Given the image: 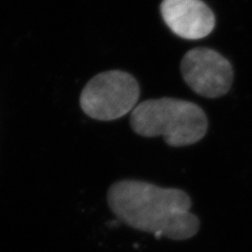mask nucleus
<instances>
[{
    "label": "nucleus",
    "mask_w": 252,
    "mask_h": 252,
    "mask_svg": "<svg viewBox=\"0 0 252 252\" xmlns=\"http://www.w3.org/2000/svg\"><path fill=\"white\" fill-rule=\"evenodd\" d=\"M107 203L113 214L133 229L175 241L198 233L200 220L191 214V199L178 188H163L139 180H121L109 187Z\"/></svg>",
    "instance_id": "f257e3e1"
},
{
    "label": "nucleus",
    "mask_w": 252,
    "mask_h": 252,
    "mask_svg": "<svg viewBox=\"0 0 252 252\" xmlns=\"http://www.w3.org/2000/svg\"><path fill=\"white\" fill-rule=\"evenodd\" d=\"M131 129L144 138L163 137L171 147L198 143L208 129L202 107L176 98L148 99L138 104L130 115Z\"/></svg>",
    "instance_id": "f03ea898"
},
{
    "label": "nucleus",
    "mask_w": 252,
    "mask_h": 252,
    "mask_svg": "<svg viewBox=\"0 0 252 252\" xmlns=\"http://www.w3.org/2000/svg\"><path fill=\"white\" fill-rule=\"evenodd\" d=\"M181 74L195 94L210 99L229 92L234 78L230 61L209 47L188 51L181 61Z\"/></svg>",
    "instance_id": "20e7f679"
},
{
    "label": "nucleus",
    "mask_w": 252,
    "mask_h": 252,
    "mask_svg": "<svg viewBox=\"0 0 252 252\" xmlns=\"http://www.w3.org/2000/svg\"><path fill=\"white\" fill-rule=\"evenodd\" d=\"M140 98V86L130 74L107 70L92 78L80 94L84 114L99 121L120 119L132 112Z\"/></svg>",
    "instance_id": "7ed1b4c3"
},
{
    "label": "nucleus",
    "mask_w": 252,
    "mask_h": 252,
    "mask_svg": "<svg viewBox=\"0 0 252 252\" xmlns=\"http://www.w3.org/2000/svg\"><path fill=\"white\" fill-rule=\"evenodd\" d=\"M160 11L172 33L186 40H199L216 27V16L203 0H163Z\"/></svg>",
    "instance_id": "39448f33"
}]
</instances>
